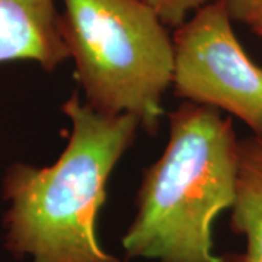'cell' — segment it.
I'll list each match as a JSON object with an SVG mask.
<instances>
[{
	"label": "cell",
	"mask_w": 262,
	"mask_h": 262,
	"mask_svg": "<svg viewBox=\"0 0 262 262\" xmlns=\"http://www.w3.org/2000/svg\"><path fill=\"white\" fill-rule=\"evenodd\" d=\"M61 111L72 131L58 159L42 168L15 162L5 172V246L32 262H124L101 245L96 223L110 177L140 122L130 114L96 113L76 94Z\"/></svg>",
	"instance_id": "1"
},
{
	"label": "cell",
	"mask_w": 262,
	"mask_h": 262,
	"mask_svg": "<svg viewBox=\"0 0 262 262\" xmlns=\"http://www.w3.org/2000/svg\"><path fill=\"white\" fill-rule=\"evenodd\" d=\"M60 34L96 113L134 115L156 134L172 86L173 39L143 0H63Z\"/></svg>",
	"instance_id": "3"
},
{
	"label": "cell",
	"mask_w": 262,
	"mask_h": 262,
	"mask_svg": "<svg viewBox=\"0 0 262 262\" xmlns=\"http://www.w3.org/2000/svg\"><path fill=\"white\" fill-rule=\"evenodd\" d=\"M168 117V143L143 172L124 253L153 262H223L214 253L213 225L233 206L241 140L211 106L184 102Z\"/></svg>",
	"instance_id": "2"
},
{
	"label": "cell",
	"mask_w": 262,
	"mask_h": 262,
	"mask_svg": "<svg viewBox=\"0 0 262 262\" xmlns=\"http://www.w3.org/2000/svg\"><path fill=\"white\" fill-rule=\"evenodd\" d=\"M67 58L56 0H0V66L34 61L54 72Z\"/></svg>",
	"instance_id": "5"
},
{
	"label": "cell",
	"mask_w": 262,
	"mask_h": 262,
	"mask_svg": "<svg viewBox=\"0 0 262 262\" xmlns=\"http://www.w3.org/2000/svg\"><path fill=\"white\" fill-rule=\"evenodd\" d=\"M172 39L175 95L232 114L262 136V67L241 46L225 3L200 8Z\"/></svg>",
	"instance_id": "4"
},
{
	"label": "cell",
	"mask_w": 262,
	"mask_h": 262,
	"mask_svg": "<svg viewBox=\"0 0 262 262\" xmlns=\"http://www.w3.org/2000/svg\"><path fill=\"white\" fill-rule=\"evenodd\" d=\"M232 20L262 37V0H222Z\"/></svg>",
	"instance_id": "8"
},
{
	"label": "cell",
	"mask_w": 262,
	"mask_h": 262,
	"mask_svg": "<svg viewBox=\"0 0 262 262\" xmlns=\"http://www.w3.org/2000/svg\"><path fill=\"white\" fill-rule=\"evenodd\" d=\"M156 12L168 28L177 29L188 20L191 12H196L214 0H143Z\"/></svg>",
	"instance_id": "7"
},
{
	"label": "cell",
	"mask_w": 262,
	"mask_h": 262,
	"mask_svg": "<svg viewBox=\"0 0 262 262\" xmlns=\"http://www.w3.org/2000/svg\"><path fill=\"white\" fill-rule=\"evenodd\" d=\"M230 227L246 239L242 253H226L223 262H262V136L239 141L236 195Z\"/></svg>",
	"instance_id": "6"
}]
</instances>
